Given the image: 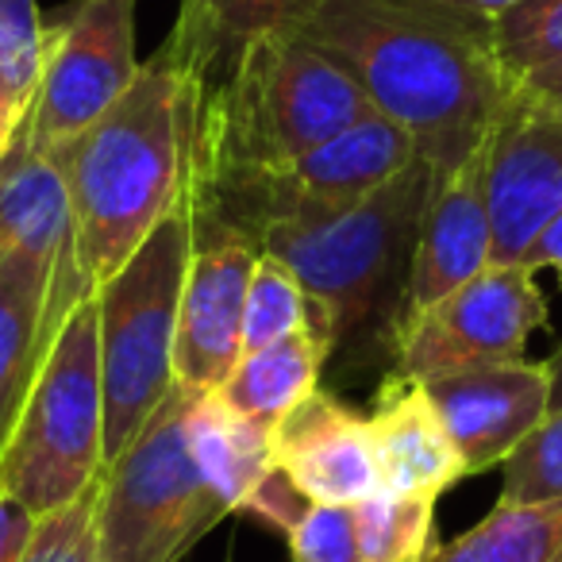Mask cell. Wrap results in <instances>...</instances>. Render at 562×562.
I'll return each mask as SVG.
<instances>
[{"instance_id": "obj_33", "label": "cell", "mask_w": 562, "mask_h": 562, "mask_svg": "<svg viewBox=\"0 0 562 562\" xmlns=\"http://www.w3.org/2000/svg\"><path fill=\"white\" fill-rule=\"evenodd\" d=\"M451 4H459V9H467V12H474V16L497 20V16H505L508 9L524 4V0H451Z\"/></svg>"}, {"instance_id": "obj_8", "label": "cell", "mask_w": 562, "mask_h": 562, "mask_svg": "<svg viewBox=\"0 0 562 562\" xmlns=\"http://www.w3.org/2000/svg\"><path fill=\"white\" fill-rule=\"evenodd\" d=\"M135 0H78L47 24L43 74L20 132L47 155H63L139 78Z\"/></svg>"}, {"instance_id": "obj_15", "label": "cell", "mask_w": 562, "mask_h": 562, "mask_svg": "<svg viewBox=\"0 0 562 562\" xmlns=\"http://www.w3.org/2000/svg\"><path fill=\"white\" fill-rule=\"evenodd\" d=\"M273 459L305 497L324 505H359L382 493L370 420L324 390L273 428Z\"/></svg>"}, {"instance_id": "obj_35", "label": "cell", "mask_w": 562, "mask_h": 562, "mask_svg": "<svg viewBox=\"0 0 562 562\" xmlns=\"http://www.w3.org/2000/svg\"><path fill=\"white\" fill-rule=\"evenodd\" d=\"M16 127H20V120L12 116L9 109H4V101H0V158H4V150H9L12 135H16Z\"/></svg>"}, {"instance_id": "obj_20", "label": "cell", "mask_w": 562, "mask_h": 562, "mask_svg": "<svg viewBox=\"0 0 562 562\" xmlns=\"http://www.w3.org/2000/svg\"><path fill=\"white\" fill-rule=\"evenodd\" d=\"M328 359V336L321 328H305L273 347L243 355L227 374V382L212 393H220L235 413L250 416L266 428H278L301 401H308L321 390V374Z\"/></svg>"}, {"instance_id": "obj_29", "label": "cell", "mask_w": 562, "mask_h": 562, "mask_svg": "<svg viewBox=\"0 0 562 562\" xmlns=\"http://www.w3.org/2000/svg\"><path fill=\"white\" fill-rule=\"evenodd\" d=\"M293 562H359L355 505L308 501L285 528Z\"/></svg>"}, {"instance_id": "obj_25", "label": "cell", "mask_w": 562, "mask_h": 562, "mask_svg": "<svg viewBox=\"0 0 562 562\" xmlns=\"http://www.w3.org/2000/svg\"><path fill=\"white\" fill-rule=\"evenodd\" d=\"M490 32L501 70L516 89L528 74L562 63V0H524L490 20Z\"/></svg>"}, {"instance_id": "obj_14", "label": "cell", "mask_w": 562, "mask_h": 562, "mask_svg": "<svg viewBox=\"0 0 562 562\" xmlns=\"http://www.w3.org/2000/svg\"><path fill=\"white\" fill-rule=\"evenodd\" d=\"M86 297L93 293L78 258L50 270L24 250L0 255V454L16 431L58 328Z\"/></svg>"}, {"instance_id": "obj_24", "label": "cell", "mask_w": 562, "mask_h": 562, "mask_svg": "<svg viewBox=\"0 0 562 562\" xmlns=\"http://www.w3.org/2000/svg\"><path fill=\"white\" fill-rule=\"evenodd\" d=\"M305 328H321L313 297L290 266L262 250L250 273L247 313H243V355L273 347Z\"/></svg>"}, {"instance_id": "obj_22", "label": "cell", "mask_w": 562, "mask_h": 562, "mask_svg": "<svg viewBox=\"0 0 562 562\" xmlns=\"http://www.w3.org/2000/svg\"><path fill=\"white\" fill-rule=\"evenodd\" d=\"M562 559V501L551 505H505L439 543L431 562H559Z\"/></svg>"}, {"instance_id": "obj_30", "label": "cell", "mask_w": 562, "mask_h": 562, "mask_svg": "<svg viewBox=\"0 0 562 562\" xmlns=\"http://www.w3.org/2000/svg\"><path fill=\"white\" fill-rule=\"evenodd\" d=\"M40 516L27 513L20 501H12L9 493H0V562H20L32 543V531Z\"/></svg>"}, {"instance_id": "obj_28", "label": "cell", "mask_w": 562, "mask_h": 562, "mask_svg": "<svg viewBox=\"0 0 562 562\" xmlns=\"http://www.w3.org/2000/svg\"><path fill=\"white\" fill-rule=\"evenodd\" d=\"M97 490H101V477H97L74 505L40 516L32 531V543H27L20 562H101Z\"/></svg>"}, {"instance_id": "obj_9", "label": "cell", "mask_w": 562, "mask_h": 562, "mask_svg": "<svg viewBox=\"0 0 562 562\" xmlns=\"http://www.w3.org/2000/svg\"><path fill=\"white\" fill-rule=\"evenodd\" d=\"M547 324V301L536 270L493 262L424 313L401 321L393 336V374L436 382L454 370L485 362L528 359V339Z\"/></svg>"}, {"instance_id": "obj_6", "label": "cell", "mask_w": 562, "mask_h": 562, "mask_svg": "<svg viewBox=\"0 0 562 562\" xmlns=\"http://www.w3.org/2000/svg\"><path fill=\"white\" fill-rule=\"evenodd\" d=\"M104 474V385L97 301L74 305L43 359L9 447L0 493L47 516L74 505Z\"/></svg>"}, {"instance_id": "obj_3", "label": "cell", "mask_w": 562, "mask_h": 562, "mask_svg": "<svg viewBox=\"0 0 562 562\" xmlns=\"http://www.w3.org/2000/svg\"><path fill=\"white\" fill-rule=\"evenodd\" d=\"M196 66L170 40L124 97L66 147L74 247L97 293L186 201Z\"/></svg>"}, {"instance_id": "obj_7", "label": "cell", "mask_w": 562, "mask_h": 562, "mask_svg": "<svg viewBox=\"0 0 562 562\" xmlns=\"http://www.w3.org/2000/svg\"><path fill=\"white\" fill-rule=\"evenodd\" d=\"M189 405L193 393L173 382L139 436L104 467L97 490L101 562H181L227 516L189 447Z\"/></svg>"}, {"instance_id": "obj_19", "label": "cell", "mask_w": 562, "mask_h": 562, "mask_svg": "<svg viewBox=\"0 0 562 562\" xmlns=\"http://www.w3.org/2000/svg\"><path fill=\"white\" fill-rule=\"evenodd\" d=\"M189 447L204 485L224 513H243L250 493L278 467L273 428L235 413L220 393H193L189 405Z\"/></svg>"}, {"instance_id": "obj_34", "label": "cell", "mask_w": 562, "mask_h": 562, "mask_svg": "<svg viewBox=\"0 0 562 562\" xmlns=\"http://www.w3.org/2000/svg\"><path fill=\"white\" fill-rule=\"evenodd\" d=\"M543 367H547V374H551V413H554V408H562V344L547 355Z\"/></svg>"}, {"instance_id": "obj_10", "label": "cell", "mask_w": 562, "mask_h": 562, "mask_svg": "<svg viewBox=\"0 0 562 562\" xmlns=\"http://www.w3.org/2000/svg\"><path fill=\"white\" fill-rule=\"evenodd\" d=\"M493 262H520L562 216V104L513 89L485 147Z\"/></svg>"}, {"instance_id": "obj_27", "label": "cell", "mask_w": 562, "mask_h": 562, "mask_svg": "<svg viewBox=\"0 0 562 562\" xmlns=\"http://www.w3.org/2000/svg\"><path fill=\"white\" fill-rule=\"evenodd\" d=\"M501 501L505 505L562 501V408L547 413L501 462Z\"/></svg>"}, {"instance_id": "obj_18", "label": "cell", "mask_w": 562, "mask_h": 562, "mask_svg": "<svg viewBox=\"0 0 562 562\" xmlns=\"http://www.w3.org/2000/svg\"><path fill=\"white\" fill-rule=\"evenodd\" d=\"M9 250H24L50 270L78 258L66 150L47 155L20 127L0 158V255Z\"/></svg>"}, {"instance_id": "obj_23", "label": "cell", "mask_w": 562, "mask_h": 562, "mask_svg": "<svg viewBox=\"0 0 562 562\" xmlns=\"http://www.w3.org/2000/svg\"><path fill=\"white\" fill-rule=\"evenodd\" d=\"M359 562H431L436 543V497L374 493L355 505Z\"/></svg>"}, {"instance_id": "obj_17", "label": "cell", "mask_w": 562, "mask_h": 562, "mask_svg": "<svg viewBox=\"0 0 562 562\" xmlns=\"http://www.w3.org/2000/svg\"><path fill=\"white\" fill-rule=\"evenodd\" d=\"M374 431L378 462H382L385 493H413V497H443L459 477H467L439 408L431 405L424 382L390 374L367 416Z\"/></svg>"}, {"instance_id": "obj_21", "label": "cell", "mask_w": 562, "mask_h": 562, "mask_svg": "<svg viewBox=\"0 0 562 562\" xmlns=\"http://www.w3.org/2000/svg\"><path fill=\"white\" fill-rule=\"evenodd\" d=\"M313 0H181L170 43L201 74H216L270 32H290Z\"/></svg>"}, {"instance_id": "obj_5", "label": "cell", "mask_w": 562, "mask_h": 562, "mask_svg": "<svg viewBox=\"0 0 562 562\" xmlns=\"http://www.w3.org/2000/svg\"><path fill=\"white\" fill-rule=\"evenodd\" d=\"M193 258L189 196L150 232V239L93 293L101 321L104 467L143 431L173 390V344L186 270Z\"/></svg>"}, {"instance_id": "obj_11", "label": "cell", "mask_w": 562, "mask_h": 562, "mask_svg": "<svg viewBox=\"0 0 562 562\" xmlns=\"http://www.w3.org/2000/svg\"><path fill=\"white\" fill-rule=\"evenodd\" d=\"M262 243L220 224H193V258L178 308L173 378L189 393H212L243 359V313Z\"/></svg>"}, {"instance_id": "obj_4", "label": "cell", "mask_w": 562, "mask_h": 562, "mask_svg": "<svg viewBox=\"0 0 562 562\" xmlns=\"http://www.w3.org/2000/svg\"><path fill=\"white\" fill-rule=\"evenodd\" d=\"M431 186L436 173L416 158L393 181L347 209L285 216L262 227L258 243L297 273L331 355L359 336H374L393 351Z\"/></svg>"}, {"instance_id": "obj_32", "label": "cell", "mask_w": 562, "mask_h": 562, "mask_svg": "<svg viewBox=\"0 0 562 562\" xmlns=\"http://www.w3.org/2000/svg\"><path fill=\"white\" fill-rule=\"evenodd\" d=\"M516 89L528 97H539V101L562 104V63H551V66H543V70L528 74Z\"/></svg>"}, {"instance_id": "obj_1", "label": "cell", "mask_w": 562, "mask_h": 562, "mask_svg": "<svg viewBox=\"0 0 562 562\" xmlns=\"http://www.w3.org/2000/svg\"><path fill=\"white\" fill-rule=\"evenodd\" d=\"M290 32L328 50L436 178L485 147L513 97L490 20L451 0H313Z\"/></svg>"}, {"instance_id": "obj_13", "label": "cell", "mask_w": 562, "mask_h": 562, "mask_svg": "<svg viewBox=\"0 0 562 562\" xmlns=\"http://www.w3.org/2000/svg\"><path fill=\"white\" fill-rule=\"evenodd\" d=\"M467 474L501 467L551 413V374L543 362L513 359L454 370L424 382Z\"/></svg>"}, {"instance_id": "obj_2", "label": "cell", "mask_w": 562, "mask_h": 562, "mask_svg": "<svg viewBox=\"0 0 562 562\" xmlns=\"http://www.w3.org/2000/svg\"><path fill=\"white\" fill-rule=\"evenodd\" d=\"M374 112L362 86L297 32L250 40L224 70H196V116L189 147L193 224L250 235L258 189Z\"/></svg>"}, {"instance_id": "obj_31", "label": "cell", "mask_w": 562, "mask_h": 562, "mask_svg": "<svg viewBox=\"0 0 562 562\" xmlns=\"http://www.w3.org/2000/svg\"><path fill=\"white\" fill-rule=\"evenodd\" d=\"M524 266H528V270H536V273L539 270H551L554 278H559V285H562V216H554L551 227H547V232L539 235L536 243H531Z\"/></svg>"}, {"instance_id": "obj_26", "label": "cell", "mask_w": 562, "mask_h": 562, "mask_svg": "<svg viewBox=\"0 0 562 562\" xmlns=\"http://www.w3.org/2000/svg\"><path fill=\"white\" fill-rule=\"evenodd\" d=\"M47 24L35 0H0V101L24 124L43 74Z\"/></svg>"}, {"instance_id": "obj_16", "label": "cell", "mask_w": 562, "mask_h": 562, "mask_svg": "<svg viewBox=\"0 0 562 562\" xmlns=\"http://www.w3.org/2000/svg\"><path fill=\"white\" fill-rule=\"evenodd\" d=\"M485 147H490V139H485ZM485 147L431 186L428 209L420 220V239H416L413 278H408L405 321L431 308L447 293H454L493 266Z\"/></svg>"}, {"instance_id": "obj_12", "label": "cell", "mask_w": 562, "mask_h": 562, "mask_svg": "<svg viewBox=\"0 0 562 562\" xmlns=\"http://www.w3.org/2000/svg\"><path fill=\"white\" fill-rule=\"evenodd\" d=\"M416 158H420L416 139L397 120L382 116L378 109L367 112L258 189L250 204V235L258 239L266 224L285 216L347 209L393 181Z\"/></svg>"}, {"instance_id": "obj_36", "label": "cell", "mask_w": 562, "mask_h": 562, "mask_svg": "<svg viewBox=\"0 0 562 562\" xmlns=\"http://www.w3.org/2000/svg\"><path fill=\"white\" fill-rule=\"evenodd\" d=\"M559 562H562V559H559Z\"/></svg>"}]
</instances>
